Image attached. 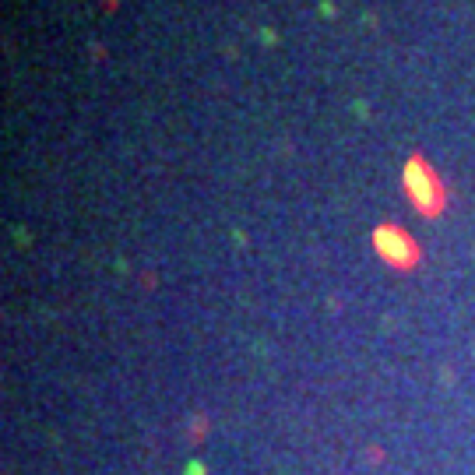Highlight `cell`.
I'll use <instances>...</instances> for the list:
<instances>
[{"label":"cell","mask_w":475,"mask_h":475,"mask_svg":"<svg viewBox=\"0 0 475 475\" xmlns=\"http://www.w3.org/2000/svg\"><path fill=\"white\" fill-rule=\"evenodd\" d=\"M402 183H405V197L412 201L422 219H437L444 215L447 208V194H444V183L437 177V169L422 159V155H412L402 169Z\"/></svg>","instance_id":"1"},{"label":"cell","mask_w":475,"mask_h":475,"mask_svg":"<svg viewBox=\"0 0 475 475\" xmlns=\"http://www.w3.org/2000/svg\"><path fill=\"white\" fill-rule=\"evenodd\" d=\"M373 250H377V257H380L384 264H391V268H398V271H412L419 264L416 239L409 236L405 229H398V226H380V229L373 233Z\"/></svg>","instance_id":"2"}]
</instances>
